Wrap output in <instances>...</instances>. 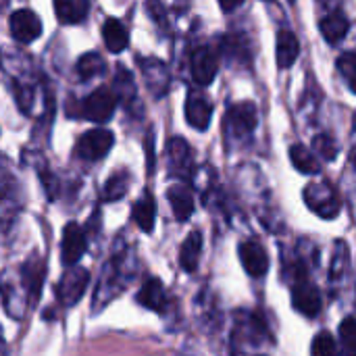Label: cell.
<instances>
[{"mask_svg":"<svg viewBox=\"0 0 356 356\" xmlns=\"http://www.w3.org/2000/svg\"><path fill=\"white\" fill-rule=\"evenodd\" d=\"M211 117H213V102L209 96H204L202 92H190L188 100H186V121L198 129L204 131L211 125Z\"/></svg>","mask_w":356,"mask_h":356,"instance_id":"obj_11","label":"cell"},{"mask_svg":"<svg viewBox=\"0 0 356 356\" xmlns=\"http://www.w3.org/2000/svg\"><path fill=\"white\" fill-rule=\"evenodd\" d=\"M136 300H138V305H142L144 309L156 311V313H163V311L167 309V305H169L165 286L161 284L159 277H148V280L142 284V288H140Z\"/></svg>","mask_w":356,"mask_h":356,"instance_id":"obj_14","label":"cell"},{"mask_svg":"<svg viewBox=\"0 0 356 356\" xmlns=\"http://www.w3.org/2000/svg\"><path fill=\"white\" fill-rule=\"evenodd\" d=\"M290 161L292 165L300 171V173H307V175H317L321 171V165H319V159L302 144H294L290 148Z\"/></svg>","mask_w":356,"mask_h":356,"instance_id":"obj_24","label":"cell"},{"mask_svg":"<svg viewBox=\"0 0 356 356\" xmlns=\"http://www.w3.org/2000/svg\"><path fill=\"white\" fill-rule=\"evenodd\" d=\"M167 198L171 202V209H173V215L179 223L188 221V217L192 215L194 211V194L190 190V186L186 184H175L167 190Z\"/></svg>","mask_w":356,"mask_h":356,"instance_id":"obj_15","label":"cell"},{"mask_svg":"<svg viewBox=\"0 0 356 356\" xmlns=\"http://www.w3.org/2000/svg\"><path fill=\"white\" fill-rule=\"evenodd\" d=\"M300 54V44L294 31L290 29H280L277 33V67L280 69H290Z\"/></svg>","mask_w":356,"mask_h":356,"instance_id":"obj_19","label":"cell"},{"mask_svg":"<svg viewBox=\"0 0 356 356\" xmlns=\"http://www.w3.org/2000/svg\"><path fill=\"white\" fill-rule=\"evenodd\" d=\"M242 2H221V8L223 10H234V8H238Z\"/></svg>","mask_w":356,"mask_h":356,"instance_id":"obj_32","label":"cell"},{"mask_svg":"<svg viewBox=\"0 0 356 356\" xmlns=\"http://www.w3.org/2000/svg\"><path fill=\"white\" fill-rule=\"evenodd\" d=\"M167 161L177 177H190L192 173V148L184 138H171L167 142Z\"/></svg>","mask_w":356,"mask_h":356,"instance_id":"obj_13","label":"cell"},{"mask_svg":"<svg viewBox=\"0 0 356 356\" xmlns=\"http://www.w3.org/2000/svg\"><path fill=\"white\" fill-rule=\"evenodd\" d=\"M131 217H134V223H136L142 232L150 234V232L154 229V221H156V202H154V198H152V194H150L148 190H144L142 196L136 200V204H134V209H131Z\"/></svg>","mask_w":356,"mask_h":356,"instance_id":"obj_16","label":"cell"},{"mask_svg":"<svg viewBox=\"0 0 356 356\" xmlns=\"http://www.w3.org/2000/svg\"><path fill=\"white\" fill-rule=\"evenodd\" d=\"M113 144H115L113 131H108V129H90L77 140L75 154L81 161H100L111 152Z\"/></svg>","mask_w":356,"mask_h":356,"instance_id":"obj_5","label":"cell"},{"mask_svg":"<svg viewBox=\"0 0 356 356\" xmlns=\"http://www.w3.org/2000/svg\"><path fill=\"white\" fill-rule=\"evenodd\" d=\"M88 284H90V271L86 267H79V265L67 267L60 282L54 288V294L63 307H75L86 294Z\"/></svg>","mask_w":356,"mask_h":356,"instance_id":"obj_4","label":"cell"},{"mask_svg":"<svg viewBox=\"0 0 356 356\" xmlns=\"http://www.w3.org/2000/svg\"><path fill=\"white\" fill-rule=\"evenodd\" d=\"M340 344L346 356H355V319L348 317L340 325Z\"/></svg>","mask_w":356,"mask_h":356,"instance_id":"obj_31","label":"cell"},{"mask_svg":"<svg viewBox=\"0 0 356 356\" xmlns=\"http://www.w3.org/2000/svg\"><path fill=\"white\" fill-rule=\"evenodd\" d=\"M238 250H240V261L248 275L263 277L269 271V254L263 248V244L248 240V242H242Z\"/></svg>","mask_w":356,"mask_h":356,"instance_id":"obj_12","label":"cell"},{"mask_svg":"<svg viewBox=\"0 0 356 356\" xmlns=\"http://www.w3.org/2000/svg\"><path fill=\"white\" fill-rule=\"evenodd\" d=\"M44 273H46L44 263H40L35 259H31V261H27L23 265V269H21V282H23V288L29 294V302H35V298L40 296L42 282H44Z\"/></svg>","mask_w":356,"mask_h":356,"instance_id":"obj_21","label":"cell"},{"mask_svg":"<svg viewBox=\"0 0 356 356\" xmlns=\"http://www.w3.org/2000/svg\"><path fill=\"white\" fill-rule=\"evenodd\" d=\"M113 94L117 96V100H123L125 106H129V104L136 102V98H138L136 79H134V75H131L125 67H121V65H119V69H117V73H115V90H113Z\"/></svg>","mask_w":356,"mask_h":356,"instance_id":"obj_23","label":"cell"},{"mask_svg":"<svg viewBox=\"0 0 356 356\" xmlns=\"http://www.w3.org/2000/svg\"><path fill=\"white\" fill-rule=\"evenodd\" d=\"M8 27L19 44H31L42 35V21L31 8H19L10 15Z\"/></svg>","mask_w":356,"mask_h":356,"instance_id":"obj_8","label":"cell"},{"mask_svg":"<svg viewBox=\"0 0 356 356\" xmlns=\"http://www.w3.org/2000/svg\"><path fill=\"white\" fill-rule=\"evenodd\" d=\"M305 202L321 219H334L340 213V209H342L340 194H338V190L327 179L325 181H315V184L307 186Z\"/></svg>","mask_w":356,"mask_h":356,"instance_id":"obj_1","label":"cell"},{"mask_svg":"<svg viewBox=\"0 0 356 356\" xmlns=\"http://www.w3.org/2000/svg\"><path fill=\"white\" fill-rule=\"evenodd\" d=\"M192 77L198 86H209L213 83V79L217 77V71H219V60H217V54L209 48V46H198L194 52H192Z\"/></svg>","mask_w":356,"mask_h":356,"instance_id":"obj_10","label":"cell"},{"mask_svg":"<svg viewBox=\"0 0 356 356\" xmlns=\"http://www.w3.org/2000/svg\"><path fill=\"white\" fill-rule=\"evenodd\" d=\"M102 40L108 48V52L113 54H119L123 52L127 46H129V33H127V27L119 21V19H106L102 23Z\"/></svg>","mask_w":356,"mask_h":356,"instance_id":"obj_17","label":"cell"},{"mask_svg":"<svg viewBox=\"0 0 356 356\" xmlns=\"http://www.w3.org/2000/svg\"><path fill=\"white\" fill-rule=\"evenodd\" d=\"M127 188H129V173L119 171V173H115V175H111L106 179V184L102 188V200L117 202L127 194Z\"/></svg>","mask_w":356,"mask_h":356,"instance_id":"obj_26","label":"cell"},{"mask_svg":"<svg viewBox=\"0 0 356 356\" xmlns=\"http://www.w3.org/2000/svg\"><path fill=\"white\" fill-rule=\"evenodd\" d=\"M54 13L63 25H75L81 23L88 13H90V2L88 0H56L54 2Z\"/></svg>","mask_w":356,"mask_h":356,"instance_id":"obj_20","label":"cell"},{"mask_svg":"<svg viewBox=\"0 0 356 356\" xmlns=\"http://www.w3.org/2000/svg\"><path fill=\"white\" fill-rule=\"evenodd\" d=\"M254 127H257V108L252 102H242L227 111L225 125H223L227 142H242L250 138Z\"/></svg>","mask_w":356,"mask_h":356,"instance_id":"obj_3","label":"cell"},{"mask_svg":"<svg viewBox=\"0 0 356 356\" xmlns=\"http://www.w3.org/2000/svg\"><path fill=\"white\" fill-rule=\"evenodd\" d=\"M338 69H340V73L344 75V79H346V83H348V88L350 90H355V83H356V54L353 50H348V52H344L340 58H338Z\"/></svg>","mask_w":356,"mask_h":356,"instance_id":"obj_29","label":"cell"},{"mask_svg":"<svg viewBox=\"0 0 356 356\" xmlns=\"http://www.w3.org/2000/svg\"><path fill=\"white\" fill-rule=\"evenodd\" d=\"M75 69H77V75L88 81V79H94V77L102 75L106 71V63L98 52H86V54L79 56Z\"/></svg>","mask_w":356,"mask_h":356,"instance_id":"obj_25","label":"cell"},{"mask_svg":"<svg viewBox=\"0 0 356 356\" xmlns=\"http://www.w3.org/2000/svg\"><path fill=\"white\" fill-rule=\"evenodd\" d=\"M313 146H315L317 154H319L323 161H334L336 154H338V144H336V140H334L332 136H327V134L317 136V138L313 140Z\"/></svg>","mask_w":356,"mask_h":356,"instance_id":"obj_30","label":"cell"},{"mask_svg":"<svg viewBox=\"0 0 356 356\" xmlns=\"http://www.w3.org/2000/svg\"><path fill=\"white\" fill-rule=\"evenodd\" d=\"M348 17L342 13V10H334L330 15H325L321 21H319V29H321V35L330 42V44H338L346 38L348 33Z\"/></svg>","mask_w":356,"mask_h":356,"instance_id":"obj_18","label":"cell"},{"mask_svg":"<svg viewBox=\"0 0 356 356\" xmlns=\"http://www.w3.org/2000/svg\"><path fill=\"white\" fill-rule=\"evenodd\" d=\"M200 254H202V234L200 232H192L184 240L181 250H179V265H181V269L186 273H194L196 267H198Z\"/></svg>","mask_w":356,"mask_h":356,"instance_id":"obj_22","label":"cell"},{"mask_svg":"<svg viewBox=\"0 0 356 356\" xmlns=\"http://www.w3.org/2000/svg\"><path fill=\"white\" fill-rule=\"evenodd\" d=\"M292 305L298 313H302L305 317H317L321 313L323 300H321V292L319 288L307 277L305 267L298 265L296 275H294V284H292Z\"/></svg>","mask_w":356,"mask_h":356,"instance_id":"obj_2","label":"cell"},{"mask_svg":"<svg viewBox=\"0 0 356 356\" xmlns=\"http://www.w3.org/2000/svg\"><path fill=\"white\" fill-rule=\"evenodd\" d=\"M117 108V96L111 88H98L94 90L83 102H81V115L96 123H106Z\"/></svg>","mask_w":356,"mask_h":356,"instance_id":"obj_6","label":"cell"},{"mask_svg":"<svg viewBox=\"0 0 356 356\" xmlns=\"http://www.w3.org/2000/svg\"><path fill=\"white\" fill-rule=\"evenodd\" d=\"M311 356H342L340 355V348H338V342L334 340V336L330 332H319L315 338H313V344H311Z\"/></svg>","mask_w":356,"mask_h":356,"instance_id":"obj_27","label":"cell"},{"mask_svg":"<svg viewBox=\"0 0 356 356\" xmlns=\"http://www.w3.org/2000/svg\"><path fill=\"white\" fill-rule=\"evenodd\" d=\"M348 267V246L346 242H336V252H334V261H332V271H330V280L338 282L344 277Z\"/></svg>","mask_w":356,"mask_h":356,"instance_id":"obj_28","label":"cell"},{"mask_svg":"<svg viewBox=\"0 0 356 356\" xmlns=\"http://www.w3.org/2000/svg\"><path fill=\"white\" fill-rule=\"evenodd\" d=\"M138 65L142 69V75L146 79V86H148L150 94L156 96V98L165 96L167 90H169V81H171L167 65L161 58H154V56H142V58H138Z\"/></svg>","mask_w":356,"mask_h":356,"instance_id":"obj_9","label":"cell"},{"mask_svg":"<svg viewBox=\"0 0 356 356\" xmlns=\"http://www.w3.org/2000/svg\"><path fill=\"white\" fill-rule=\"evenodd\" d=\"M88 248V238L86 232L81 229L79 223L71 221L63 229V240H60V261L67 267H75L79 259L86 254Z\"/></svg>","mask_w":356,"mask_h":356,"instance_id":"obj_7","label":"cell"}]
</instances>
